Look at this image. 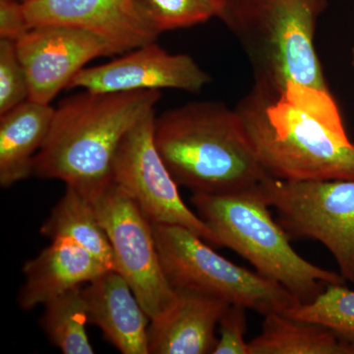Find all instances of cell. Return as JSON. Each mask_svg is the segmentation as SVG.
I'll return each mask as SVG.
<instances>
[{
    "instance_id": "obj_19",
    "label": "cell",
    "mask_w": 354,
    "mask_h": 354,
    "mask_svg": "<svg viewBox=\"0 0 354 354\" xmlns=\"http://www.w3.org/2000/svg\"><path fill=\"white\" fill-rule=\"evenodd\" d=\"M41 329L64 354H93L86 326L88 324L82 286L69 290L44 305Z\"/></svg>"
},
{
    "instance_id": "obj_5",
    "label": "cell",
    "mask_w": 354,
    "mask_h": 354,
    "mask_svg": "<svg viewBox=\"0 0 354 354\" xmlns=\"http://www.w3.org/2000/svg\"><path fill=\"white\" fill-rule=\"evenodd\" d=\"M191 201L213 232L216 246L239 254L299 304L311 302L330 283H346L339 272L312 264L293 249L286 230L272 220L258 185L227 194L193 193Z\"/></svg>"
},
{
    "instance_id": "obj_1",
    "label": "cell",
    "mask_w": 354,
    "mask_h": 354,
    "mask_svg": "<svg viewBox=\"0 0 354 354\" xmlns=\"http://www.w3.org/2000/svg\"><path fill=\"white\" fill-rule=\"evenodd\" d=\"M234 111L269 177L354 180V144L330 90L254 84Z\"/></svg>"
},
{
    "instance_id": "obj_11",
    "label": "cell",
    "mask_w": 354,
    "mask_h": 354,
    "mask_svg": "<svg viewBox=\"0 0 354 354\" xmlns=\"http://www.w3.org/2000/svg\"><path fill=\"white\" fill-rule=\"evenodd\" d=\"M211 76L187 55H171L155 41L99 66L79 71L68 88L95 93L174 88L201 92Z\"/></svg>"
},
{
    "instance_id": "obj_9",
    "label": "cell",
    "mask_w": 354,
    "mask_h": 354,
    "mask_svg": "<svg viewBox=\"0 0 354 354\" xmlns=\"http://www.w3.org/2000/svg\"><path fill=\"white\" fill-rule=\"evenodd\" d=\"M155 109L125 134L114 155L111 179L152 223L180 225L216 246L207 223L184 203L153 140Z\"/></svg>"
},
{
    "instance_id": "obj_25",
    "label": "cell",
    "mask_w": 354,
    "mask_h": 354,
    "mask_svg": "<svg viewBox=\"0 0 354 354\" xmlns=\"http://www.w3.org/2000/svg\"><path fill=\"white\" fill-rule=\"evenodd\" d=\"M351 64H353V68L354 70V46L351 50Z\"/></svg>"
},
{
    "instance_id": "obj_26",
    "label": "cell",
    "mask_w": 354,
    "mask_h": 354,
    "mask_svg": "<svg viewBox=\"0 0 354 354\" xmlns=\"http://www.w3.org/2000/svg\"><path fill=\"white\" fill-rule=\"evenodd\" d=\"M14 1L21 2V3L26 4L29 0H14Z\"/></svg>"
},
{
    "instance_id": "obj_14",
    "label": "cell",
    "mask_w": 354,
    "mask_h": 354,
    "mask_svg": "<svg viewBox=\"0 0 354 354\" xmlns=\"http://www.w3.org/2000/svg\"><path fill=\"white\" fill-rule=\"evenodd\" d=\"M176 291L174 306L149 325V354H214L216 328L230 304L194 291Z\"/></svg>"
},
{
    "instance_id": "obj_21",
    "label": "cell",
    "mask_w": 354,
    "mask_h": 354,
    "mask_svg": "<svg viewBox=\"0 0 354 354\" xmlns=\"http://www.w3.org/2000/svg\"><path fill=\"white\" fill-rule=\"evenodd\" d=\"M135 8L158 35L193 27L216 17L220 0H133Z\"/></svg>"
},
{
    "instance_id": "obj_22",
    "label": "cell",
    "mask_w": 354,
    "mask_h": 354,
    "mask_svg": "<svg viewBox=\"0 0 354 354\" xmlns=\"http://www.w3.org/2000/svg\"><path fill=\"white\" fill-rule=\"evenodd\" d=\"M29 99V82L15 41L0 39V114Z\"/></svg>"
},
{
    "instance_id": "obj_6",
    "label": "cell",
    "mask_w": 354,
    "mask_h": 354,
    "mask_svg": "<svg viewBox=\"0 0 354 354\" xmlns=\"http://www.w3.org/2000/svg\"><path fill=\"white\" fill-rule=\"evenodd\" d=\"M153 230L162 269L174 290L220 298L264 316L285 313L299 304L283 286L225 259L188 228L153 223Z\"/></svg>"
},
{
    "instance_id": "obj_10",
    "label": "cell",
    "mask_w": 354,
    "mask_h": 354,
    "mask_svg": "<svg viewBox=\"0 0 354 354\" xmlns=\"http://www.w3.org/2000/svg\"><path fill=\"white\" fill-rule=\"evenodd\" d=\"M15 43L29 82V100L41 104H50L91 60L114 55L97 35L68 26H37Z\"/></svg>"
},
{
    "instance_id": "obj_2",
    "label": "cell",
    "mask_w": 354,
    "mask_h": 354,
    "mask_svg": "<svg viewBox=\"0 0 354 354\" xmlns=\"http://www.w3.org/2000/svg\"><path fill=\"white\" fill-rule=\"evenodd\" d=\"M160 91L95 93L83 90L55 109L32 174L57 179L85 196L111 181V165L125 134L155 109Z\"/></svg>"
},
{
    "instance_id": "obj_23",
    "label": "cell",
    "mask_w": 354,
    "mask_h": 354,
    "mask_svg": "<svg viewBox=\"0 0 354 354\" xmlns=\"http://www.w3.org/2000/svg\"><path fill=\"white\" fill-rule=\"evenodd\" d=\"M246 309L230 304L225 310L218 323L220 337L214 354H250L249 342L245 341Z\"/></svg>"
},
{
    "instance_id": "obj_13",
    "label": "cell",
    "mask_w": 354,
    "mask_h": 354,
    "mask_svg": "<svg viewBox=\"0 0 354 354\" xmlns=\"http://www.w3.org/2000/svg\"><path fill=\"white\" fill-rule=\"evenodd\" d=\"M82 295L88 324L109 344L123 354H149L150 317L120 272H104L82 288Z\"/></svg>"
},
{
    "instance_id": "obj_3",
    "label": "cell",
    "mask_w": 354,
    "mask_h": 354,
    "mask_svg": "<svg viewBox=\"0 0 354 354\" xmlns=\"http://www.w3.org/2000/svg\"><path fill=\"white\" fill-rule=\"evenodd\" d=\"M153 140L179 186L227 194L266 178L239 114L218 102H192L156 116Z\"/></svg>"
},
{
    "instance_id": "obj_8",
    "label": "cell",
    "mask_w": 354,
    "mask_h": 354,
    "mask_svg": "<svg viewBox=\"0 0 354 354\" xmlns=\"http://www.w3.org/2000/svg\"><path fill=\"white\" fill-rule=\"evenodd\" d=\"M86 197L113 247L114 271L129 283L151 321L162 318L176 304L177 293L162 269L153 223L113 179Z\"/></svg>"
},
{
    "instance_id": "obj_7",
    "label": "cell",
    "mask_w": 354,
    "mask_h": 354,
    "mask_svg": "<svg viewBox=\"0 0 354 354\" xmlns=\"http://www.w3.org/2000/svg\"><path fill=\"white\" fill-rule=\"evenodd\" d=\"M258 188L288 236L321 242L342 278L354 283V180L268 177Z\"/></svg>"
},
{
    "instance_id": "obj_24",
    "label": "cell",
    "mask_w": 354,
    "mask_h": 354,
    "mask_svg": "<svg viewBox=\"0 0 354 354\" xmlns=\"http://www.w3.org/2000/svg\"><path fill=\"white\" fill-rule=\"evenodd\" d=\"M30 29L25 4L14 0H0V39L16 41Z\"/></svg>"
},
{
    "instance_id": "obj_12",
    "label": "cell",
    "mask_w": 354,
    "mask_h": 354,
    "mask_svg": "<svg viewBox=\"0 0 354 354\" xmlns=\"http://www.w3.org/2000/svg\"><path fill=\"white\" fill-rule=\"evenodd\" d=\"M25 13L31 28L62 25L93 32L114 55L153 43L158 36L140 17L133 0H29Z\"/></svg>"
},
{
    "instance_id": "obj_17",
    "label": "cell",
    "mask_w": 354,
    "mask_h": 354,
    "mask_svg": "<svg viewBox=\"0 0 354 354\" xmlns=\"http://www.w3.org/2000/svg\"><path fill=\"white\" fill-rule=\"evenodd\" d=\"M41 234L51 241L72 242L114 270L113 247L92 203L72 186L66 185L64 196L41 225Z\"/></svg>"
},
{
    "instance_id": "obj_16",
    "label": "cell",
    "mask_w": 354,
    "mask_h": 354,
    "mask_svg": "<svg viewBox=\"0 0 354 354\" xmlns=\"http://www.w3.org/2000/svg\"><path fill=\"white\" fill-rule=\"evenodd\" d=\"M50 104L28 100L0 114V185L7 188L32 174V162L53 122Z\"/></svg>"
},
{
    "instance_id": "obj_4",
    "label": "cell",
    "mask_w": 354,
    "mask_h": 354,
    "mask_svg": "<svg viewBox=\"0 0 354 354\" xmlns=\"http://www.w3.org/2000/svg\"><path fill=\"white\" fill-rule=\"evenodd\" d=\"M327 7L328 0H220L216 18L245 53L256 85L330 90L314 44Z\"/></svg>"
},
{
    "instance_id": "obj_18",
    "label": "cell",
    "mask_w": 354,
    "mask_h": 354,
    "mask_svg": "<svg viewBox=\"0 0 354 354\" xmlns=\"http://www.w3.org/2000/svg\"><path fill=\"white\" fill-rule=\"evenodd\" d=\"M249 349L250 354H354V342L319 324L272 313Z\"/></svg>"
},
{
    "instance_id": "obj_20",
    "label": "cell",
    "mask_w": 354,
    "mask_h": 354,
    "mask_svg": "<svg viewBox=\"0 0 354 354\" xmlns=\"http://www.w3.org/2000/svg\"><path fill=\"white\" fill-rule=\"evenodd\" d=\"M283 314L322 325L342 339L354 342V290L346 283H330L311 302L295 305Z\"/></svg>"
},
{
    "instance_id": "obj_15",
    "label": "cell",
    "mask_w": 354,
    "mask_h": 354,
    "mask_svg": "<svg viewBox=\"0 0 354 354\" xmlns=\"http://www.w3.org/2000/svg\"><path fill=\"white\" fill-rule=\"evenodd\" d=\"M109 270L76 244L53 239L38 256L23 266L25 281L18 293V305L25 311L44 306Z\"/></svg>"
}]
</instances>
